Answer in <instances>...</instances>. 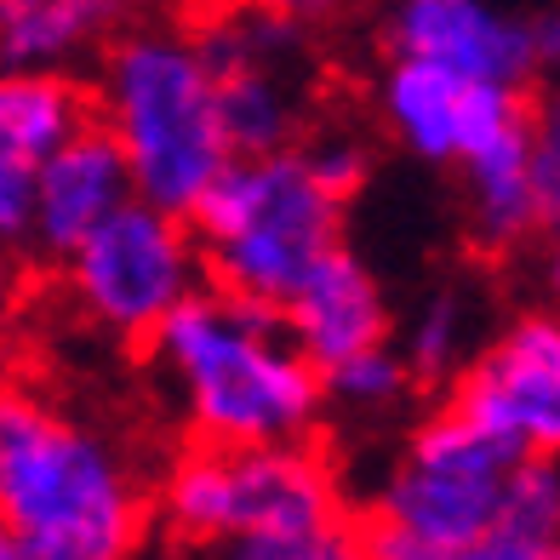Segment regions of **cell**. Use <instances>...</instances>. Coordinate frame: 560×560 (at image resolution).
Returning <instances> with one entry per match:
<instances>
[{"mask_svg": "<svg viewBox=\"0 0 560 560\" xmlns=\"http://www.w3.org/2000/svg\"><path fill=\"white\" fill-rule=\"evenodd\" d=\"M0 526L35 560H132L149 538V492L109 429L7 377Z\"/></svg>", "mask_w": 560, "mask_h": 560, "instance_id": "cell-1", "label": "cell"}, {"mask_svg": "<svg viewBox=\"0 0 560 560\" xmlns=\"http://www.w3.org/2000/svg\"><path fill=\"white\" fill-rule=\"evenodd\" d=\"M149 349L200 446L310 441L326 412L320 372L269 303L200 287L149 332Z\"/></svg>", "mask_w": 560, "mask_h": 560, "instance_id": "cell-2", "label": "cell"}, {"mask_svg": "<svg viewBox=\"0 0 560 560\" xmlns=\"http://www.w3.org/2000/svg\"><path fill=\"white\" fill-rule=\"evenodd\" d=\"M92 115L115 138L132 195L184 212L229 161L218 126V81L189 30L177 23H126L97 52Z\"/></svg>", "mask_w": 560, "mask_h": 560, "instance_id": "cell-3", "label": "cell"}, {"mask_svg": "<svg viewBox=\"0 0 560 560\" xmlns=\"http://www.w3.org/2000/svg\"><path fill=\"white\" fill-rule=\"evenodd\" d=\"M343 207L349 195L315 172L303 143H287L269 155H229L189 207V229L218 292L275 310L298 275L338 246Z\"/></svg>", "mask_w": 560, "mask_h": 560, "instance_id": "cell-4", "label": "cell"}, {"mask_svg": "<svg viewBox=\"0 0 560 560\" xmlns=\"http://www.w3.org/2000/svg\"><path fill=\"white\" fill-rule=\"evenodd\" d=\"M343 515L338 475L310 441L200 446L177 457L161 487V521L200 549H275Z\"/></svg>", "mask_w": 560, "mask_h": 560, "instance_id": "cell-5", "label": "cell"}, {"mask_svg": "<svg viewBox=\"0 0 560 560\" xmlns=\"http://www.w3.org/2000/svg\"><path fill=\"white\" fill-rule=\"evenodd\" d=\"M521 452L469 423L457 406L423 418L400 446V464L377 487L372 526L361 532L372 560H441L503 509V487Z\"/></svg>", "mask_w": 560, "mask_h": 560, "instance_id": "cell-6", "label": "cell"}, {"mask_svg": "<svg viewBox=\"0 0 560 560\" xmlns=\"http://www.w3.org/2000/svg\"><path fill=\"white\" fill-rule=\"evenodd\" d=\"M58 264L74 315L120 343H149V332L177 303L207 287V264H200L189 218L166 212L143 195L120 200Z\"/></svg>", "mask_w": 560, "mask_h": 560, "instance_id": "cell-7", "label": "cell"}, {"mask_svg": "<svg viewBox=\"0 0 560 560\" xmlns=\"http://www.w3.org/2000/svg\"><path fill=\"white\" fill-rule=\"evenodd\" d=\"M469 423L521 457H549L560 441V326L555 315H521L457 366L452 400Z\"/></svg>", "mask_w": 560, "mask_h": 560, "instance_id": "cell-8", "label": "cell"}, {"mask_svg": "<svg viewBox=\"0 0 560 560\" xmlns=\"http://www.w3.org/2000/svg\"><path fill=\"white\" fill-rule=\"evenodd\" d=\"M384 35L400 58H429L498 86H526L555 58V18H526L503 0H395Z\"/></svg>", "mask_w": 560, "mask_h": 560, "instance_id": "cell-9", "label": "cell"}, {"mask_svg": "<svg viewBox=\"0 0 560 560\" xmlns=\"http://www.w3.org/2000/svg\"><path fill=\"white\" fill-rule=\"evenodd\" d=\"M377 115L395 132L400 149H412L429 166H457L480 149L509 120L532 115L526 86H498V81H469L446 63L429 58H400L389 52V69L377 81Z\"/></svg>", "mask_w": 560, "mask_h": 560, "instance_id": "cell-10", "label": "cell"}, {"mask_svg": "<svg viewBox=\"0 0 560 560\" xmlns=\"http://www.w3.org/2000/svg\"><path fill=\"white\" fill-rule=\"evenodd\" d=\"M469 177V223L475 241L509 252L526 246L538 229L555 223L560 212V143L555 126L538 115L509 120L503 132H492L480 149H469L464 161Z\"/></svg>", "mask_w": 560, "mask_h": 560, "instance_id": "cell-11", "label": "cell"}, {"mask_svg": "<svg viewBox=\"0 0 560 560\" xmlns=\"http://www.w3.org/2000/svg\"><path fill=\"white\" fill-rule=\"evenodd\" d=\"M275 315L315 372L395 338V315H389V298L377 287V275L343 246H326L298 275V287L275 303Z\"/></svg>", "mask_w": 560, "mask_h": 560, "instance_id": "cell-12", "label": "cell"}, {"mask_svg": "<svg viewBox=\"0 0 560 560\" xmlns=\"http://www.w3.org/2000/svg\"><path fill=\"white\" fill-rule=\"evenodd\" d=\"M120 200H132V172H126L115 138L97 120H86L74 138H63L30 177V218L23 241L46 258H63L74 241H86Z\"/></svg>", "mask_w": 560, "mask_h": 560, "instance_id": "cell-13", "label": "cell"}, {"mask_svg": "<svg viewBox=\"0 0 560 560\" xmlns=\"http://www.w3.org/2000/svg\"><path fill=\"white\" fill-rule=\"evenodd\" d=\"M138 0H0V69H58L97 58Z\"/></svg>", "mask_w": 560, "mask_h": 560, "instance_id": "cell-14", "label": "cell"}, {"mask_svg": "<svg viewBox=\"0 0 560 560\" xmlns=\"http://www.w3.org/2000/svg\"><path fill=\"white\" fill-rule=\"evenodd\" d=\"M218 81V126L229 155H269L303 132V104L292 86V63H229Z\"/></svg>", "mask_w": 560, "mask_h": 560, "instance_id": "cell-15", "label": "cell"}, {"mask_svg": "<svg viewBox=\"0 0 560 560\" xmlns=\"http://www.w3.org/2000/svg\"><path fill=\"white\" fill-rule=\"evenodd\" d=\"M441 560H560V475L549 457H521L498 521Z\"/></svg>", "mask_w": 560, "mask_h": 560, "instance_id": "cell-16", "label": "cell"}, {"mask_svg": "<svg viewBox=\"0 0 560 560\" xmlns=\"http://www.w3.org/2000/svg\"><path fill=\"white\" fill-rule=\"evenodd\" d=\"M92 120V97L74 74L58 69H0V138L23 161H46L63 138Z\"/></svg>", "mask_w": 560, "mask_h": 560, "instance_id": "cell-17", "label": "cell"}, {"mask_svg": "<svg viewBox=\"0 0 560 560\" xmlns=\"http://www.w3.org/2000/svg\"><path fill=\"white\" fill-rule=\"evenodd\" d=\"M475 343V310L464 292H429L400 326V361L412 372V384H446L457 366L469 361Z\"/></svg>", "mask_w": 560, "mask_h": 560, "instance_id": "cell-18", "label": "cell"}, {"mask_svg": "<svg viewBox=\"0 0 560 560\" xmlns=\"http://www.w3.org/2000/svg\"><path fill=\"white\" fill-rule=\"evenodd\" d=\"M412 389L418 384H412V372H406V361L395 354V343H372V349L320 372V395L332 406H343V412H354V418H389L406 406Z\"/></svg>", "mask_w": 560, "mask_h": 560, "instance_id": "cell-19", "label": "cell"}, {"mask_svg": "<svg viewBox=\"0 0 560 560\" xmlns=\"http://www.w3.org/2000/svg\"><path fill=\"white\" fill-rule=\"evenodd\" d=\"M252 560H372L361 526H349V515L326 521L315 532H298V538L275 544V549H252Z\"/></svg>", "mask_w": 560, "mask_h": 560, "instance_id": "cell-20", "label": "cell"}, {"mask_svg": "<svg viewBox=\"0 0 560 560\" xmlns=\"http://www.w3.org/2000/svg\"><path fill=\"white\" fill-rule=\"evenodd\" d=\"M30 177H35V166L23 161L7 138H0V246L23 241V218H30Z\"/></svg>", "mask_w": 560, "mask_h": 560, "instance_id": "cell-21", "label": "cell"}, {"mask_svg": "<svg viewBox=\"0 0 560 560\" xmlns=\"http://www.w3.org/2000/svg\"><path fill=\"white\" fill-rule=\"evenodd\" d=\"M303 155L315 161V172H320L338 195H354V189L366 184V155H361V143H354V138H338V132L303 138Z\"/></svg>", "mask_w": 560, "mask_h": 560, "instance_id": "cell-22", "label": "cell"}, {"mask_svg": "<svg viewBox=\"0 0 560 560\" xmlns=\"http://www.w3.org/2000/svg\"><path fill=\"white\" fill-rule=\"evenodd\" d=\"M258 7H269L275 18H287L292 30H303V35H310V30H320L326 18H338V7H343V0H258Z\"/></svg>", "mask_w": 560, "mask_h": 560, "instance_id": "cell-23", "label": "cell"}, {"mask_svg": "<svg viewBox=\"0 0 560 560\" xmlns=\"http://www.w3.org/2000/svg\"><path fill=\"white\" fill-rule=\"evenodd\" d=\"M12 377V264L0 246V384Z\"/></svg>", "mask_w": 560, "mask_h": 560, "instance_id": "cell-24", "label": "cell"}, {"mask_svg": "<svg viewBox=\"0 0 560 560\" xmlns=\"http://www.w3.org/2000/svg\"><path fill=\"white\" fill-rule=\"evenodd\" d=\"M0 560H35V555L23 549V544L12 538V532H7V526H0Z\"/></svg>", "mask_w": 560, "mask_h": 560, "instance_id": "cell-25", "label": "cell"}, {"mask_svg": "<svg viewBox=\"0 0 560 560\" xmlns=\"http://www.w3.org/2000/svg\"><path fill=\"white\" fill-rule=\"evenodd\" d=\"M207 560H252V555H246V549H229V544H218Z\"/></svg>", "mask_w": 560, "mask_h": 560, "instance_id": "cell-26", "label": "cell"}]
</instances>
